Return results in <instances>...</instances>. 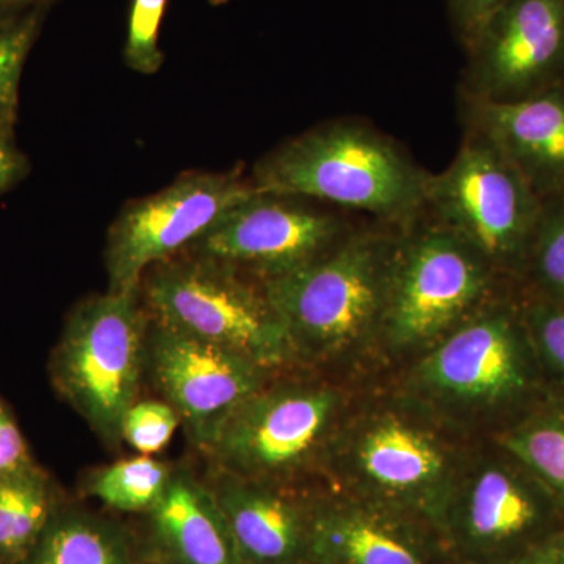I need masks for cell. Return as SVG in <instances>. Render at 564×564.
I'll list each match as a JSON object with an SVG mask.
<instances>
[{"mask_svg": "<svg viewBox=\"0 0 564 564\" xmlns=\"http://www.w3.org/2000/svg\"><path fill=\"white\" fill-rule=\"evenodd\" d=\"M521 280L529 299L564 303V195L545 199Z\"/></svg>", "mask_w": 564, "mask_h": 564, "instance_id": "603a6c76", "label": "cell"}, {"mask_svg": "<svg viewBox=\"0 0 564 564\" xmlns=\"http://www.w3.org/2000/svg\"><path fill=\"white\" fill-rule=\"evenodd\" d=\"M239 174H195L128 207L106 247L109 292H137L152 267L191 248L223 215L254 195Z\"/></svg>", "mask_w": 564, "mask_h": 564, "instance_id": "9c48e42d", "label": "cell"}, {"mask_svg": "<svg viewBox=\"0 0 564 564\" xmlns=\"http://www.w3.org/2000/svg\"><path fill=\"white\" fill-rule=\"evenodd\" d=\"M432 174L384 135L340 121L303 133L259 163L252 187L315 198L410 226L425 212Z\"/></svg>", "mask_w": 564, "mask_h": 564, "instance_id": "6da1fadb", "label": "cell"}, {"mask_svg": "<svg viewBox=\"0 0 564 564\" xmlns=\"http://www.w3.org/2000/svg\"><path fill=\"white\" fill-rule=\"evenodd\" d=\"M29 172V162L17 147L13 129L0 128V196L10 192Z\"/></svg>", "mask_w": 564, "mask_h": 564, "instance_id": "f546056e", "label": "cell"}, {"mask_svg": "<svg viewBox=\"0 0 564 564\" xmlns=\"http://www.w3.org/2000/svg\"><path fill=\"white\" fill-rule=\"evenodd\" d=\"M137 540L150 564H240L220 505L191 467H173L161 500L143 514Z\"/></svg>", "mask_w": 564, "mask_h": 564, "instance_id": "9a60e30c", "label": "cell"}, {"mask_svg": "<svg viewBox=\"0 0 564 564\" xmlns=\"http://www.w3.org/2000/svg\"><path fill=\"white\" fill-rule=\"evenodd\" d=\"M61 489L35 462L0 473V564H22L63 502Z\"/></svg>", "mask_w": 564, "mask_h": 564, "instance_id": "ffe728a7", "label": "cell"}, {"mask_svg": "<svg viewBox=\"0 0 564 564\" xmlns=\"http://www.w3.org/2000/svg\"><path fill=\"white\" fill-rule=\"evenodd\" d=\"M295 199L256 191L188 250L239 272L250 270L263 282L304 269L329 254L350 234L339 218Z\"/></svg>", "mask_w": 564, "mask_h": 564, "instance_id": "7c38bea8", "label": "cell"}, {"mask_svg": "<svg viewBox=\"0 0 564 564\" xmlns=\"http://www.w3.org/2000/svg\"><path fill=\"white\" fill-rule=\"evenodd\" d=\"M489 463L464 496L456 530L464 547L494 564L564 532V507L518 459Z\"/></svg>", "mask_w": 564, "mask_h": 564, "instance_id": "4fadbf2b", "label": "cell"}, {"mask_svg": "<svg viewBox=\"0 0 564 564\" xmlns=\"http://www.w3.org/2000/svg\"><path fill=\"white\" fill-rule=\"evenodd\" d=\"M555 564H564V533L562 536V541H560L558 555H556Z\"/></svg>", "mask_w": 564, "mask_h": 564, "instance_id": "d6a6232c", "label": "cell"}, {"mask_svg": "<svg viewBox=\"0 0 564 564\" xmlns=\"http://www.w3.org/2000/svg\"><path fill=\"white\" fill-rule=\"evenodd\" d=\"M46 13L24 20L0 22V128L13 129L17 122L22 70L39 39Z\"/></svg>", "mask_w": 564, "mask_h": 564, "instance_id": "cb8c5ba5", "label": "cell"}, {"mask_svg": "<svg viewBox=\"0 0 564 564\" xmlns=\"http://www.w3.org/2000/svg\"><path fill=\"white\" fill-rule=\"evenodd\" d=\"M180 425V414L165 400H137L122 419L121 437L141 455H154L170 444Z\"/></svg>", "mask_w": 564, "mask_h": 564, "instance_id": "4316f807", "label": "cell"}, {"mask_svg": "<svg viewBox=\"0 0 564 564\" xmlns=\"http://www.w3.org/2000/svg\"><path fill=\"white\" fill-rule=\"evenodd\" d=\"M148 329L139 291H107L70 311L51 355L55 391L109 447L122 443V419L140 400Z\"/></svg>", "mask_w": 564, "mask_h": 564, "instance_id": "3957f363", "label": "cell"}, {"mask_svg": "<svg viewBox=\"0 0 564 564\" xmlns=\"http://www.w3.org/2000/svg\"><path fill=\"white\" fill-rule=\"evenodd\" d=\"M139 293L150 321L165 328L242 355L269 370L293 358L263 288L256 291L228 263L174 256L148 270Z\"/></svg>", "mask_w": 564, "mask_h": 564, "instance_id": "277c9868", "label": "cell"}, {"mask_svg": "<svg viewBox=\"0 0 564 564\" xmlns=\"http://www.w3.org/2000/svg\"><path fill=\"white\" fill-rule=\"evenodd\" d=\"M503 452L518 459L564 507V399L551 397L499 436Z\"/></svg>", "mask_w": 564, "mask_h": 564, "instance_id": "44dd1931", "label": "cell"}, {"mask_svg": "<svg viewBox=\"0 0 564 564\" xmlns=\"http://www.w3.org/2000/svg\"><path fill=\"white\" fill-rule=\"evenodd\" d=\"M422 378L452 399L522 411L552 395L534 352L524 307L489 304L462 323L425 359Z\"/></svg>", "mask_w": 564, "mask_h": 564, "instance_id": "52a82bcc", "label": "cell"}, {"mask_svg": "<svg viewBox=\"0 0 564 564\" xmlns=\"http://www.w3.org/2000/svg\"><path fill=\"white\" fill-rule=\"evenodd\" d=\"M356 462L370 484L402 499L440 488L445 458L425 434L397 419L375 423L359 440Z\"/></svg>", "mask_w": 564, "mask_h": 564, "instance_id": "ac0fdd59", "label": "cell"}, {"mask_svg": "<svg viewBox=\"0 0 564 564\" xmlns=\"http://www.w3.org/2000/svg\"><path fill=\"white\" fill-rule=\"evenodd\" d=\"M31 462L32 456L20 426L0 400V473Z\"/></svg>", "mask_w": 564, "mask_h": 564, "instance_id": "f1b7e54d", "label": "cell"}, {"mask_svg": "<svg viewBox=\"0 0 564 564\" xmlns=\"http://www.w3.org/2000/svg\"><path fill=\"white\" fill-rule=\"evenodd\" d=\"M310 564H429L406 527L361 508L314 507Z\"/></svg>", "mask_w": 564, "mask_h": 564, "instance_id": "e0dca14e", "label": "cell"}, {"mask_svg": "<svg viewBox=\"0 0 564 564\" xmlns=\"http://www.w3.org/2000/svg\"><path fill=\"white\" fill-rule=\"evenodd\" d=\"M139 540L117 519L58 505L22 564H143Z\"/></svg>", "mask_w": 564, "mask_h": 564, "instance_id": "d6986e66", "label": "cell"}, {"mask_svg": "<svg viewBox=\"0 0 564 564\" xmlns=\"http://www.w3.org/2000/svg\"><path fill=\"white\" fill-rule=\"evenodd\" d=\"M165 9L166 0H132L124 43V62L137 73L154 74L163 65L159 35Z\"/></svg>", "mask_w": 564, "mask_h": 564, "instance_id": "484cf974", "label": "cell"}, {"mask_svg": "<svg viewBox=\"0 0 564 564\" xmlns=\"http://www.w3.org/2000/svg\"><path fill=\"white\" fill-rule=\"evenodd\" d=\"M267 375L269 369L242 355L150 321L147 378L202 454L237 408L267 384Z\"/></svg>", "mask_w": 564, "mask_h": 564, "instance_id": "8fae6325", "label": "cell"}, {"mask_svg": "<svg viewBox=\"0 0 564 564\" xmlns=\"http://www.w3.org/2000/svg\"><path fill=\"white\" fill-rule=\"evenodd\" d=\"M399 239L350 234L325 258L263 282L293 358H322L383 325Z\"/></svg>", "mask_w": 564, "mask_h": 564, "instance_id": "7a4b0ae2", "label": "cell"}, {"mask_svg": "<svg viewBox=\"0 0 564 564\" xmlns=\"http://www.w3.org/2000/svg\"><path fill=\"white\" fill-rule=\"evenodd\" d=\"M562 399H564V397H562Z\"/></svg>", "mask_w": 564, "mask_h": 564, "instance_id": "d590c367", "label": "cell"}, {"mask_svg": "<svg viewBox=\"0 0 564 564\" xmlns=\"http://www.w3.org/2000/svg\"><path fill=\"white\" fill-rule=\"evenodd\" d=\"M563 533L556 534V536L544 541V543L534 545L524 554L514 556V558L508 560V562L502 564H555Z\"/></svg>", "mask_w": 564, "mask_h": 564, "instance_id": "1f68e13d", "label": "cell"}, {"mask_svg": "<svg viewBox=\"0 0 564 564\" xmlns=\"http://www.w3.org/2000/svg\"><path fill=\"white\" fill-rule=\"evenodd\" d=\"M54 0H0V22L24 20L36 13H46Z\"/></svg>", "mask_w": 564, "mask_h": 564, "instance_id": "4dcf8cb0", "label": "cell"}, {"mask_svg": "<svg viewBox=\"0 0 564 564\" xmlns=\"http://www.w3.org/2000/svg\"><path fill=\"white\" fill-rule=\"evenodd\" d=\"M228 2V0H209L210 6L218 7L223 6V3Z\"/></svg>", "mask_w": 564, "mask_h": 564, "instance_id": "836d02e7", "label": "cell"}, {"mask_svg": "<svg viewBox=\"0 0 564 564\" xmlns=\"http://www.w3.org/2000/svg\"><path fill=\"white\" fill-rule=\"evenodd\" d=\"M507 0H445L452 24L462 39L464 47L474 39L478 29Z\"/></svg>", "mask_w": 564, "mask_h": 564, "instance_id": "83f0119b", "label": "cell"}, {"mask_svg": "<svg viewBox=\"0 0 564 564\" xmlns=\"http://www.w3.org/2000/svg\"><path fill=\"white\" fill-rule=\"evenodd\" d=\"M470 102L473 131L513 163L543 202L564 195V88L514 102Z\"/></svg>", "mask_w": 564, "mask_h": 564, "instance_id": "2e32d148", "label": "cell"}, {"mask_svg": "<svg viewBox=\"0 0 564 564\" xmlns=\"http://www.w3.org/2000/svg\"><path fill=\"white\" fill-rule=\"evenodd\" d=\"M173 467L151 455L120 459L93 470L85 480V494L117 513L143 516L161 500Z\"/></svg>", "mask_w": 564, "mask_h": 564, "instance_id": "7402d4cb", "label": "cell"}, {"mask_svg": "<svg viewBox=\"0 0 564 564\" xmlns=\"http://www.w3.org/2000/svg\"><path fill=\"white\" fill-rule=\"evenodd\" d=\"M522 307L549 391L564 397V303L527 299Z\"/></svg>", "mask_w": 564, "mask_h": 564, "instance_id": "d4e9b609", "label": "cell"}, {"mask_svg": "<svg viewBox=\"0 0 564 564\" xmlns=\"http://www.w3.org/2000/svg\"><path fill=\"white\" fill-rule=\"evenodd\" d=\"M496 270L474 247L436 221L397 242L386 334L413 347L454 332L486 306Z\"/></svg>", "mask_w": 564, "mask_h": 564, "instance_id": "8992f818", "label": "cell"}, {"mask_svg": "<svg viewBox=\"0 0 564 564\" xmlns=\"http://www.w3.org/2000/svg\"><path fill=\"white\" fill-rule=\"evenodd\" d=\"M543 204L496 144L470 131L454 162L430 177L425 212L496 272L522 278Z\"/></svg>", "mask_w": 564, "mask_h": 564, "instance_id": "5b68a950", "label": "cell"}, {"mask_svg": "<svg viewBox=\"0 0 564 564\" xmlns=\"http://www.w3.org/2000/svg\"><path fill=\"white\" fill-rule=\"evenodd\" d=\"M204 480L225 514L240 564H310L314 507L293 499L280 485L214 467Z\"/></svg>", "mask_w": 564, "mask_h": 564, "instance_id": "5bb4252c", "label": "cell"}, {"mask_svg": "<svg viewBox=\"0 0 564 564\" xmlns=\"http://www.w3.org/2000/svg\"><path fill=\"white\" fill-rule=\"evenodd\" d=\"M466 51L469 101H521L562 85L564 0H507Z\"/></svg>", "mask_w": 564, "mask_h": 564, "instance_id": "30bf717a", "label": "cell"}, {"mask_svg": "<svg viewBox=\"0 0 564 564\" xmlns=\"http://www.w3.org/2000/svg\"><path fill=\"white\" fill-rule=\"evenodd\" d=\"M143 564H150V563L144 562Z\"/></svg>", "mask_w": 564, "mask_h": 564, "instance_id": "e575fe53", "label": "cell"}, {"mask_svg": "<svg viewBox=\"0 0 564 564\" xmlns=\"http://www.w3.org/2000/svg\"><path fill=\"white\" fill-rule=\"evenodd\" d=\"M336 411L329 389L265 384L237 408L203 455L214 469L281 485L313 462Z\"/></svg>", "mask_w": 564, "mask_h": 564, "instance_id": "ba28073f", "label": "cell"}]
</instances>
